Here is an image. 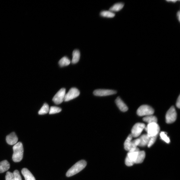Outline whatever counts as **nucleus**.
<instances>
[{
  "instance_id": "obj_30",
  "label": "nucleus",
  "mask_w": 180,
  "mask_h": 180,
  "mask_svg": "<svg viewBox=\"0 0 180 180\" xmlns=\"http://www.w3.org/2000/svg\"><path fill=\"white\" fill-rule=\"evenodd\" d=\"M125 164L127 166H133L134 163L126 157L125 159Z\"/></svg>"
},
{
  "instance_id": "obj_12",
  "label": "nucleus",
  "mask_w": 180,
  "mask_h": 180,
  "mask_svg": "<svg viewBox=\"0 0 180 180\" xmlns=\"http://www.w3.org/2000/svg\"><path fill=\"white\" fill-rule=\"evenodd\" d=\"M22 173L25 177V180H36L33 174L26 168H23L22 169Z\"/></svg>"
},
{
  "instance_id": "obj_33",
  "label": "nucleus",
  "mask_w": 180,
  "mask_h": 180,
  "mask_svg": "<svg viewBox=\"0 0 180 180\" xmlns=\"http://www.w3.org/2000/svg\"><path fill=\"white\" fill-rule=\"evenodd\" d=\"M166 1L167 2H173L174 3H175L176 2H177V1H176V0H175V1H174V0H173V1H171V0H170V1Z\"/></svg>"
},
{
  "instance_id": "obj_32",
  "label": "nucleus",
  "mask_w": 180,
  "mask_h": 180,
  "mask_svg": "<svg viewBox=\"0 0 180 180\" xmlns=\"http://www.w3.org/2000/svg\"><path fill=\"white\" fill-rule=\"evenodd\" d=\"M177 16L178 19V20L180 22V11H179L177 14Z\"/></svg>"
},
{
  "instance_id": "obj_19",
  "label": "nucleus",
  "mask_w": 180,
  "mask_h": 180,
  "mask_svg": "<svg viewBox=\"0 0 180 180\" xmlns=\"http://www.w3.org/2000/svg\"><path fill=\"white\" fill-rule=\"evenodd\" d=\"M143 120L144 122L148 123V124L157 123L158 122L157 117L153 115L146 116L143 118Z\"/></svg>"
},
{
  "instance_id": "obj_28",
  "label": "nucleus",
  "mask_w": 180,
  "mask_h": 180,
  "mask_svg": "<svg viewBox=\"0 0 180 180\" xmlns=\"http://www.w3.org/2000/svg\"><path fill=\"white\" fill-rule=\"evenodd\" d=\"M13 174L14 180H22L21 174L18 170H15Z\"/></svg>"
},
{
  "instance_id": "obj_8",
  "label": "nucleus",
  "mask_w": 180,
  "mask_h": 180,
  "mask_svg": "<svg viewBox=\"0 0 180 180\" xmlns=\"http://www.w3.org/2000/svg\"><path fill=\"white\" fill-rule=\"evenodd\" d=\"M80 94L79 91L76 88H72L66 94L64 101L68 102L77 98Z\"/></svg>"
},
{
  "instance_id": "obj_23",
  "label": "nucleus",
  "mask_w": 180,
  "mask_h": 180,
  "mask_svg": "<svg viewBox=\"0 0 180 180\" xmlns=\"http://www.w3.org/2000/svg\"><path fill=\"white\" fill-rule=\"evenodd\" d=\"M50 111V108L48 104L45 103L44 104L43 106L38 111V114L39 115H43L47 114Z\"/></svg>"
},
{
  "instance_id": "obj_11",
  "label": "nucleus",
  "mask_w": 180,
  "mask_h": 180,
  "mask_svg": "<svg viewBox=\"0 0 180 180\" xmlns=\"http://www.w3.org/2000/svg\"><path fill=\"white\" fill-rule=\"evenodd\" d=\"M115 103L119 109L122 112H126L128 110L126 104L122 101L121 98L118 97L115 100Z\"/></svg>"
},
{
  "instance_id": "obj_3",
  "label": "nucleus",
  "mask_w": 180,
  "mask_h": 180,
  "mask_svg": "<svg viewBox=\"0 0 180 180\" xmlns=\"http://www.w3.org/2000/svg\"><path fill=\"white\" fill-rule=\"evenodd\" d=\"M145 129L147 133V134L150 138L157 136L160 130L159 126L157 123L148 124Z\"/></svg>"
},
{
  "instance_id": "obj_18",
  "label": "nucleus",
  "mask_w": 180,
  "mask_h": 180,
  "mask_svg": "<svg viewBox=\"0 0 180 180\" xmlns=\"http://www.w3.org/2000/svg\"><path fill=\"white\" fill-rule=\"evenodd\" d=\"M80 58V53L79 50H74L73 53V58H72L71 63L75 64L77 63L79 61Z\"/></svg>"
},
{
  "instance_id": "obj_29",
  "label": "nucleus",
  "mask_w": 180,
  "mask_h": 180,
  "mask_svg": "<svg viewBox=\"0 0 180 180\" xmlns=\"http://www.w3.org/2000/svg\"><path fill=\"white\" fill-rule=\"evenodd\" d=\"M6 180H14V174L8 171L6 176Z\"/></svg>"
},
{
  "instance_id": "obj_27",
  "label": "nucleus",
  "mask_w": 180,
  "mask_h": 180,
  "mask_svg": "<svg viewBox=\"0 0 180 180\" xmlns=\"http://www.w3.org/2000/svg\"><path fill=\"white\" fill-rule=\"evenodd\" d=\"M157 137L158 135L150 137L149 142L148 143L147 145L148 147H150L154 145L156 139H157Z\"/></svg>"
},
{
  "instance_id": "obj_26",
  "label": "nucleus",
  "mask_w": 180,
  "mask_h": 180,
  "mask_svg": "<svg viewBox=\"0 0 180 180\" xmlns=\"http://www.w3.org/2000/svg\"><path fill=\"white\" fill-rule=\"evenodd\" d=\"M160 137H161V139L163 141H165L166 143H169L170 142V139L167 137V134L165 132H162L161 133H160Z\"/></svg>"
},
{
  "instance_id": "obj_22",
  "label": "nucleus",
  "mask_w": 180,
  "mask_h": 180,
  "mask_svg": "<svg viewBox=\"0 0 180 180\" xmlns=\"http://www.w3.org/2000/svg\"><path fill=\"white\" fill-rule=\"evenodd\" d=\"M140 142L139 138L135 139L134 141H132L129 152L133 151L137 149V146H138Z\"/></svg>"
},
{
  "instance_id": "obj_7",
  "label": "nucleus",
  "mask_w": 180,
  "mask_h": 180,
  "mask_svg": "<svg viewBox=\"0 0 180 180\" xmlns=\"http://www.w3.org/2000/svg\"><path fill=\"white\" fill-rule=\"evenodd\" d=\"M66 94V89L65 88H62L54 95L53 99V102L57 105L61 104L64 101Z\"/></svg>"
},
{
  "instance_id": "obj_9",
  "label": "nucleus",
  "mask_w": 180,
  "mask_h": 180,
  "mask_svg": "<svg viewBox=\"0 0 180 180\" xmlns=\"http://www.w3.org/2000/svg\"><path fill=\"white\" fill-rule=\"evenodd\" d=\"M117 93L115 90H110L99 89L94 90L93 94L94 95L102 97L113 95Z\"/></svg>"
},
{
  "instance_id": "obj_20",
  "label": "nucleus",
  "mask_w": 180,
  "mask_h": 180,
  "mask_svg": "<svg viewBox=\"0 0 180 180\" xmlns=\"http://www.w3.org/2000/svg\"><path fill=\"white\" fill-rule=\"evenodd\" d=\"M71 62L70 60L66 57H63L60 60L58 64L60 66L62 67L69 65Z\"/></svg>"
},
{
  "instance_id": "obj_24",
  "label": "nucleus",
  "mask_w": 180,
  "mask_h": 180,
  "mask_svg": "<svg viewBox=\"0 0 180 180\" xmlns=\"http://www.w3.org/2000/svg\"><path fill=\"white\" fill-rule=\"evenodd\" d=\"M102 17L105 18H111L114 17L115 14L110 11H103L100 13Z\"/></svg>"
},
{
  "instance_id": "obj_31",
  "label": "nucleus",
  "mask_w": 180,
  "mask_h": 180,
  "mask_svg": "<svg viewBox=\"0 0 180 180\" xmlns=\"http://www.w3.org/2000/svg\"><path fill=\"white\" fill-rule=\"evenodd\" d=\"M176 105L177 107L179 109L180 107V97L179 95L178 98L177 100V102H176Z\"/></svg>"
},
{
  "instance_id": "obj_6",
  "label": "nucleus",
  "mask_w": 180,
  "mask_h": 180,
  "mask_svg": "<svg viewBox=\"0 0 180 180\" xmlns=\"http://www.w3.org/2000/svg\"><path fill=\"white\" fill-rule=\"evenodd\" d=\"M146 126L145 124L142 123H137L133 126L131 130L132 137L137 138L141 135L143 130L145 129Z\"/></svg>"
},
{
  "instance_id": "obj_17",
  "label": "nucleus",
  "mask_w": 180,
  "mask_h": 180,
  "mask_svg": "<svg viewBox=\"0 0 180 180\" xmlns=\"http://www.w3.org/2000/svg\"><path fill=\"white\" fill-rule=\"evenodd\" d=\"M146 157L145 152L143 151H139L138 152L137 159L135 163L139 164L142 163L144 161Z\"/></svg>"
},
{
  "instance_id": "obj_2",
  "label": "nucleus",
  "mask_w": 180,
  "mask_h": 180,
  "mask_svg": "<svg viewBox=\"0 0 180 180\" xmlns=\"http://www.w3.org/2000/svg\"><path fill=\"white\" fill-rule=\"evenodd\" d=\"M86 165V162L84 160H81L78 162L68 170L66 176L69 177L77 174L84 169Z\"/></svg>"
},
{
  "instance_id": "obj_13",
  "label": "nucleus",
  "mask_w": 180,
  "mask_h": 180,
  "mask_svg": "<svg viewBox=\"0 0 180 180\" xmlns=\"http://www.w3.org/2000/svg\"><path fill=\"white\" fill-rule=\"evenodd\" d=\"M150 137L147 134H145L142 135L139 139L140 142L139 146L143 147L147 146L149 142Z\"/></svg>"
},
{
  "instance_id": "obj_10",
  "label": "nucleus",
  "mask_w": 180,
  "mask_h": 180,
  "mask_svg": "<svg viewBox=\"0 0 180 180\" xmlns=\"http://www.w3.org/2000/svg\"><path fill=\"white\" fill-rule=\"evenodd\" d=\"M6 139L7 143L10 145H15L18 141L17 136L14 132L7 135Z\"/></svg>"
},
{
  "instance_id": "obj_21",
  "label": "nucleus",
  "mask_w": 180,
  "mask_h": 180,
  "mask_svg": "<svg viewBox=\"0 0 180 180\" xmlns=\"http://www.w3.org/2000/svg\"><path fill=\"white\" fill-rule=\"evenodd\" d=\"M131 134H130L124 143V147L126 150L129 151L130 149V146L132 139H133Z\"/></svg>"
},
{
  "instance_id": "obj_5",
  "label": "nucleus",
  "mask_w": 180,
  "mask_h": 180,
  "mask_svg": "<svg viewBox=\"0 0 180 180\" xmlns=\"http://www.w3.org/2000/svg\"><path fill=\"white\" fill-rule=\"evenodd\" d=\"M177 118V112L174 107L172 106L168 110L166 114V122L169 124L173 123L175 122Z\"/></svg>"
},
{
  "instance_id": "obj_15",
  "label": "nucleus",
  "mask_w": 180,
  "mask_h": 180,
  "mask_svg": "<svg viewBox=\"0 0 180 180\" xmlns=\"http://www.w3.org/2000/svg\"><path fill=\"white\" fill-rule=\"evenodd\" d=\"M139 151L138 148H137L134 151L129 152L128 153L127 157L131 161H133L135 163L137 156Z\"/></svg>"
},
{
  "instance_id": "obj_16",
  "label": "nucleus",
  "mask_w": 180,
  "mask_h": 180,
  "mask_svg": "<svg viewBox=\"0 0 180 180\" xmlns=\"http://www.w3.org/2000/svg\"><path fill=\"white\" fill-rule=\"evenodd\" d=\"M124 6V4L120 2L115 3L113 6L111 7L109 10L110 11L112 12H118L122 9Z\"/></svg>"
},
{
  "instance_id": "obj_14",
  "label": "nucleus",
  "mask_w": 180,
  "mask_h": 180,
  "mask_svg": "<svg viewBox=\"0 0 180 180\" xmlns=\"http://www.w3.org/2000/svg\"><path fill=\"white\" fill-rule=\"evenodd\" d=\"M10 164L6 160L0 162V173H4L10 168Z\"/></svg>"
},
{
  "instance_id": "obj_25",
  "label": "nucleus",
  "mask_w": 180,
  "mask_h": 180,
  "mask_svg": "<svg viewBox=\"0 0 180 180\" xmlns=\"http://www.w3.org/2000/svg\"><path fill=\"white\" fill-rule=\"evenodd\" d=\"M62 111L61 108L56 106H51L50 107L49 111V114H54L59 113Z\"/></svg>"
},
{
  "instance_id": "obj_1",
  "label": "nucleus",
  "mask_w": 180,
  "mask_h": 180,
  "mask_svg": "<svg viewBox=\"0 0 180 180\" xmlns=\"http://www.w3.org/2000/svg\"><path fill=\"white\" fill-rule=\"evenodd\" d=\"M14 153L12 157L13 161L15 162H21L22 160L23 154V148L22 144L18 142L13 147Z\"/></svg>"
},
{
  "instance_id": "obj_4",
  "label": "nucleus",
  "mask_w": 180,
  "mask_h": 180,
  "mask_svg": "<svg viewBox=\"0 0 180 180\" xmlns=\"http://www.w3.org/2000/svg\"><path fill=\"white\" fill-rule=\"evenodd\" d=\"M154 113V110L151 106L143 105L140 106L137 111L138 115L139 116H147L153 115Z\"/></svg>"
}]
</instances>
